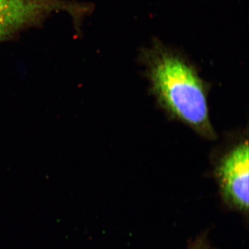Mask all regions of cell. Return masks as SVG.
<instances>
[{
	"label": "cell",
	"mask_w": 249,
	"mask_h": 249,
	"mask_svg": "<svg viewBox=\"0 0 249 249\" xmlns=\"http://www.w3.org/2000/svg\"><path fill=\"white\" fill-rule=\"evenodd\" d=\"M147 62L152 89L161 106L202 135L212 137L206 88L193 67L161 48L149 52Z\"/></svg>",
	"instance_id": "cell-1"
},
{
	"label": "cell",
	"mask_w": 249,
	"mask_h": 249,
	"mask_svg": "<svg viewBox=\"0 0 249 249\" xmlns=\"http://www.w3.org/2000/svg\"><path fill=\"white\" fill-rule=\"evenodd\" d=\"M217 174L224 202L241 213L248 214V142H241L223 157Z\"/></svg>",
	"instance_id": "cell-2"
},
{
	"label": "cell",
	"mask_w": 249,
	"mask_h": 249,
	"mask_svg": "<svg viewBox=\"0 0 249 249\" xmlns=\"http://www.w3.org/2000/svg\"><path fill=\"white\" fill-rule=\"evenodd\" d=\"M62 6L56 0H0V41Z\"/></svg>",
	"instance_id": "cell-3"
},
{
	"label": "cell",
	"mask_w": 249,
	"mask_h": 249,
	"mask_svg": "<svg viewBox=\"0 0 249 249\" xmlns=\"http://www.w3.org/2000/svg\"><path fill=\"white\" fill-rule=\"evenodd\" d=\"M187 249H213L211 242L208 238L207 235L201 234L189 244Z\"/></svg>",
	"instance_id": "cell-4"
}]
</instances>
